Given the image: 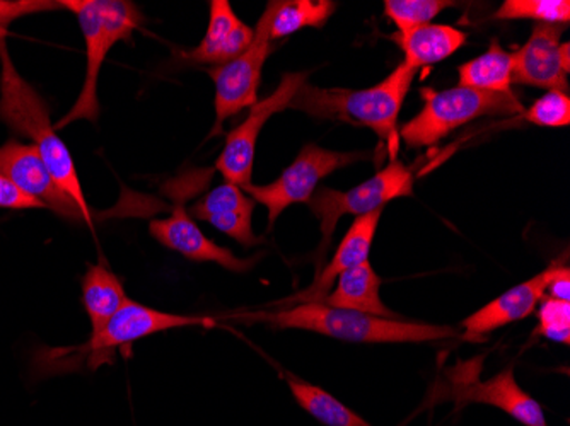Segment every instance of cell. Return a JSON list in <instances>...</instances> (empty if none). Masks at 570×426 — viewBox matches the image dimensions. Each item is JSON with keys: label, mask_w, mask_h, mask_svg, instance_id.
<instances>
[{"label": "cell", "mask_w": 570, "mask_h": 426, "mask_svg": "<svg viewBox=\"0 0 570 426\" xmlns=\"http://www.w3.org/2000/svg\"><path fill=\"white\" fill-rule=\"evenodd\" d=\"M417 70L400 63L380 85L367 89H323L303 85L289 108L323 120L362 125L380 137L390 157L400 147L399 115Z\"/></svg>", "instance_id": "1"}, {"label": "cell", "mask_w": 570, "mask_h": 426, "mask_svg": "<svg viewBox=\"0 0 570 426\" xmlns=\"http://www.w3.org/2000/svg\"><path fill=\"white\" fill-rule=\"evenodd\" d=\"M236 321L262 323L277 329H304L352 343L438 341L456 335L450 326L383 319L357 310L338 309L325 304H297L278 310H249L233 314Z\"/></svg>", "instance_id": "2"}, {"label": "cell", "mask_w": 570, "mask_h": 426, "mask_svg": "<svg viewBox=\"0 0 570 426\" xmlns=\"http://www.w3.org/2000/svg\"><path fill=\"white\" fill-rule=\"evenodd\" d=\"M0 121L8 125L16 136L33 140L57 185L77 201L85 214L86 224L92 227V211L82 194L72 156L57 136L47 101L16 69L8 44L0 48Z\"/></svg>", "instance_id": "3"}, {"label": "cell", "mask_w": 570, "mask_h": 426, "mask_svg": "<svg viewBox=\"0 0 570 426\" xmlns=\"http://www.w3.org/2000/svg\"><path fill=\"white\" fill-rule=\"evenodd\" d=\"M62 8L69 9L81 26L86 41V79L81 95L73 102L69 113L53 125L56 131L73 121H98L99 70L107 60L108 51L118 43H132L134 33L146 21L140 9L128 0H62Z\"/></svg>", "instance_id": "4"}, {"label": "cell", "mask_w": 570, "mask_h": 426, "mask_svg": "<svg viewBox=\"0 0 570 426\" xmlns=\"http://www.w3.org/2000/svg\"><path fill=\"white\" fill-rule=\"evenodd\" d=\"M421 95L425 101L421 113L400 128V137L412 149L435 146L451 131L479 118L524 113L514 92L498 95L456 86L444 91L425 88Z\"/></svg>", "instance_id": "5"}, {"label": "cell", "mask_w": 570, "mask_h": 426, "mask_svg": "<svg viewBox=\"0 0 570 426\" xmlns=\"http://www.w3.org/2000/svg\"><path fill=\"white\" fill-rule=\"evenodd\" d=\"M413 175L405 165L393 159L386 168L380 169L373 178L361 182L348 191L333 190L326 186L316 188L307 207L320 220L322 242L316 251V275L322 271L323 258L330 248L338 220L344 216L361 217L374 210H383L387 201L412 197ZM315 275V277H316Z\"/></svg>", "instance_id": "6"}, {"label": "cell", "mask_w": 570, "mask_h": 426, "mask_svg": "<svg viewBox=\"0 0 570 426\" xmlns=\"http://www.w3.org/2000/svg\"><path fill=\"white\" fill-rule=\"evenodd\" d=\"M483 357L469 361H458L444 371L443 383H439L432 403L453 402L456 409L470 403H485L495 406L527 426H549L546 413L530 394L515 383L512 368H505L489 380H480Z\"/></svg>", "instance_id": "7"}, {"label": "cell", "mask_w": 570, "mask_h": 426, "mask_svg": "<svg viewBox=\"0 0 570 426\" xmlns=\"http://www.w3.org/2000/svg\"><path fill=\"white\" fill-rule=\"evenodd\" d=\"M278 2H268L264 14L258 19L249 47L242 56L230 60L226 66L207 69L216 85V123L210 137L223 130L224 121L235 117L245 108H252L258 101V88L262 82V70L272 53L271 28L277 12Z\"/></svg>", "instance_id": "8"}, {"label": "cell", "mask_w": 570, "mask_h": 426, "mask_svg": "<svg viewBox=\"0 0 570 426\" xmlns=\"http://www.w3.org/2000/svg\"><path fill=\"white\" fill-rule=\"evenodd\" d=\"M366 157L364 152H335L316 143H306L296 161L284 169L274 182L264 186L249 182L242 188L253 200L267 207L268 229H272L285 208L294 204H307L323 178Z\"/></svg>", "instance_id": "9"}, {"label": "cell", "mask_w": 570, "mask_h": 426, "mask_svg": "<svg viewBox=\"0 0 570 426\" xmlns=\"http://www.w3.org/2000/svg\"><path fill=\"white\" fill-rule=\"evenodd\" d=\"M307 72H289L282 76L281 85L268 98L258 99L252 106L248 117L239 127L233 128L226 136L223 152L216 162V169L229 182L238 186L249 185L253 176L255 150L262 128L274 115L287 110L301 86L306 85Z\"/></svg>", "instance_id": "10"}, {"label": "cell", "mask_w": 570, "mask_h": 426, "mask_svg": "<svg viewBox=\"0 0 570 426\" xmlns=\"http://www.w3.org/2000/svg\"><path fill=\"white\" fill-rule=\"evenodd\" d=\"M185 326H214L210 317L181 316V314L163 313L150 309L142 304L128 300L101 331L91 335L89 341L79 348V354L88 361V367L98 368L102 364L114 361L115 350L128 348L137 339L158 335L169 329Z\"/></svg>", "instance_id": "11"}, {"label": "cell", "mask_w": 570, "mask_h": 426, "mask_svg": "<svg viewBox=\"0 0 570 426\" xmlns=\"http://www.w3.org/2000/svg\"><path fill=\"white\" fill-rule=\"evenodd\" d=\"M0 175L18 186L22 194L40 200L48 210L72 222H85L81 207L57 185L35 146L9 140L0 147Z\"/></svg>", "instance_id": "12"}, {"label": "cell", "mask_w": 570, "mask_h": 426, "mask_svg": "<svg viewBox=\"0 0 570 426\" xmlns=\"http://www.w3.org/2000/svg\"><path fill=\"white\" fill-rule=\"evenodd\" d=\"M149 232L165 248L179 252L185 258L197 262H216L229 271H246L258 261V256L252 259L236 258L227 248L214 242L202 232L185 208L184 195H176L171 216L166 219L150 220Z\"/></svg>", "instance_id": "13"}, {"label": "cell", "mask_w": 570, "mask_h": 426, "mask_svg": "<svg viewBox=\"0 0 570 426\" xmlns=\"http://www.w3.org/2000/svg\"><path fill=\"white\" fill-rule=\"evenodd\" d=\"M562 31V26H534L530 40L520 50L512 51V85L533 86L569 95V73L563 70L560 62Z\"/></svg>", "instance_id": "14"}, {"label": "cell", "mask_w": 570, "mask_h": 426, "mask_svg": "<svg viewBox=\"0 0 570 426\" xmlns=\"http://www.w3.org/2000/svg\"><path fill=\"white\" fill-rule=\"evenodd\" d=\"M383 210H374L366 216L355 217L348 232L342 239L341 246L336 249L333 258L322 268L315 280L303 291H297L287 299L278 300L275 306H297V304H322L323 299L333 290L336 278L344 271L351 270L354 266L370 259L373 248L374 236L380 226Z\"/></svg>", "instance_id": "15"}, {"label": "cell", "mask_w": 570, "mask_h": 426, "mask_svg": "<svg viewBox=\"0 0 570 426\" xmlns=\"http://www.w3.org/2000/svg\"><path fill=\"white\" fill-rule=\"evenodd\" d=\"M556 265L541 271L537 277L524 284L515 285L511 290L502 294L498 299L483 306L463 321V335L466 341H483L490 333L502 326L521 321L537 310L540 300L546 297L547 287L553 275Z\"/></svg>", "instance_id": "16"}, {"label": "cell", "mask_w": 570, "mask_h": 426, "mask_svg": "<svg viewBox=\"0 0 570 426\" xmlns=\"http://www.w3.org/2000/svg\"><path fill=\"white\" fill-rule=\"evenodd\" d=\"M256 201L243 191L242 186L224 181L205 194L191 207L190 214L202 222L210 224L236 242L253 248L264 242V237L253 232L252 219Z\"/></svg>", "instance_id": "17"}, {"label": "cell", "mask_w": 570, "mask_h": 426, "mask_svg": "<svg viewBox=\"0 0 570 426\" xmlns=\"http://www.w3.org/2000/svg\"><path fill=\"white\" fill-rule=\"evenodd\" d=\"M255 37V30L246 26L227 0L210 2L209 28L204 40L194 50L185 53L190 62L220 67L242 56Z\"/></svg>", "instance_id": "18"}, {"label": "cell", "mask_w": 570, "mask_h": 426, "mask_svg": "<svg viewBox=\"0 0 570 426\" xmlns=\"http://www.w3.org/2000/svg\"><path fill=\"white\" fill-rule=\"evenodd\" d=\"M380 288L381 278L367 259L336 278V287L330 291L322 304L338 307V309L357 310V313L383 317V319H402L381 300Z\"/></svg>", "instance_id": "19"}, {"label": "cell", "mask_w": 570, "mask_h": 426, "mask_svg": "<svg viewBox=\"0 0 570 426\" xmlns=\"http://www.w3.org/2000/svg\"><path fill=\"white\" fill-rule=\"evenodd\" d=\"M466 40L469 34L446 24H425L395 37L405 53L403 63L415 70L450 59Z\"/></svg>", "instance_id": "20"}, {"label": "cell", "mask_w": 570, "mask_h": 426, "mask_svg": "<svg viewBox=\"0 0 570 426\" xmlns=\"http://www.w3.org/2000/svg\"><path fill=\"white\" fill-rule=\"evenodd\" d=\"M81 285L82 303L91 321L92 335H96L130 299L120 278L105 262L89 265Z\"/></svg>", "instance_id": "21"}, {"label": "cell", "mask_w": 570, "mask_h": 426, "mask_svg": "<svg viewBox=\"0 0 570 426\" xmlns=\"http://www.w3.org/2000/svg\"><path fill=\"white\" fill-rule=\"evenodd\" d=\"M512 72H514L512 53L505 51L499 41L494 40L483 56L458 67V73H460L458 86L509 95L512 92Z\"/></svg>", "instance_id": "22"}, {"label": "cell", "mask_w": 570, "mask_h": 426, "mask_svg": "<svg viewBox=\"0 0 570 426\" xmlns=\"http://www.w3.org/2000/svg\"><path fill=\"white\" fill-rule=\"evenodd\" d=\"M287 386L293 393L294 399L301 408L306 409L313 418L326 426H373L362 419L357 413L342 405L336 397L323 390L322 387L313 386L306 380L287 376Z\"/></svg>", "instance_id": "23"}, {"label": "cell", "mask_w": 570, "mask_h": 426, "mask_svg": "<svg viewBox=\"0 0 570 426\" xmlns=\"http://www.w3.org/2000/svg\"><path fill=\"white\" fill-rule=\"evenodd\" d=\"M336 11L332 0H284L278 2L271 28V40L291 37L303 28H323Z\"/></svg>", "instance_id": "24"}, {"label": "cell", "mask_w": 570, "mask_h": 426, "mask_svg": "<svg viewBox=\"0 0 570 426\" xmlns=\"http://www.w3.org/2000/svg\"><path fill=\"white\" fill-rule=\"evenodd\" d=\"M495 19L515 21L531 19L538 24L567 26L570 22L569 0H505L495 11Z\"/></svg>", "instance_id": "25"}, {"label": "cell", "mask_w": 570, "mask_h": 426, "mask_svg": "<svg viewBox=\"0 0 570 426\" xmlns=\"http://www.w3.org/2000/svg\"><path fill=\"white\" fill-rule=\"evenodd\" d=\"M453 6L450 0H386L384 14L395 22L400 33H409L415 28L431 24L435 16Z\"/></svg>", "instance_id": "26"}, {"label": "cell", "mask_w": 570, "mask_h": 426, "mask_svg": "<svg viewBox=\"0 0 570 426\" xmlns=\"http://www.w3.org/2000/svg\"><path fill=\"white\" fill-rule=\"evenodd\" d=\"M521 117L537 127L560 128L570 123L569 95L560 91H547L530 106Z\"/></svg>", "instance_id": "27"}, {"label": "cell", "mask_w": 570, "mask_h": 426, "mask_svg": "<svg viewBox=\"0 0 570 426\" xmlns=\"http://www.w3.org/2000/svg\"><path fill=\"white\" fill-rule=\"evenodd\" d=\"M540 304V309H538V328L534 333L543 336V338L552 339V341L569 345L570 303L543 297Z\"/></svg>", "instance_id": "28"}, {"label": "cell", "mask_w": 570, "mask_h": 426, "mask_svg": "<svg viewBox=\"0 0 570 426\" xmlns=\"http://www.w3.org/2000/svg\"><path fill=\"white\" fill-rule=\"evenodd\" d=\"M57 9H62V6L53 0H0V48L6 44L12 22L24 16L57 11Z\"/></svg>", "instance_id": "29"}, {"label": "cell", "mask_w": 570, "mask_h": 426, "mask_svg": "<svg viewBox=\"0 0 570 426\" xmlns=\"http://www.w3.org/2000/svg\"><path fill=\"white\" fill-rule=\"evenodd\" d=\"M0 208L9 210H31V208H47L37 198L22 194L18 186L12 185L8 178L0 175Z\"/></svg>", "instance_id": "30"}, {"label": "cell", "mask_w": 570, "mask_h": 426, "mask_svg": "<svg viewBox=\"0 0 570 426\" xmlns=\"http://www.w3.org/2000/svg\"><path fill=\"white\" fill-rule=\"evenodd\" d=\"M546 297L557 300L570 299V270L569 266L556 265L552 278H550L549 287H547Z\"/></svg>", "instance_id": "31"}, {"label": "cell", "mask_w": 570, "mask_h": 426, "mask_svg": "<svg viewBox=\"0 0 570 426\" xmlns=\"http://www.w3.org/2000/svg\"><path fill=\"white\" fill-rule=\"evenodd\" d=\"M560 62H562L563 70H566L567 73L570 72V44L569 43H562V47H560Z\"/></svg>", "instance_id": "32"}]
</instances>
